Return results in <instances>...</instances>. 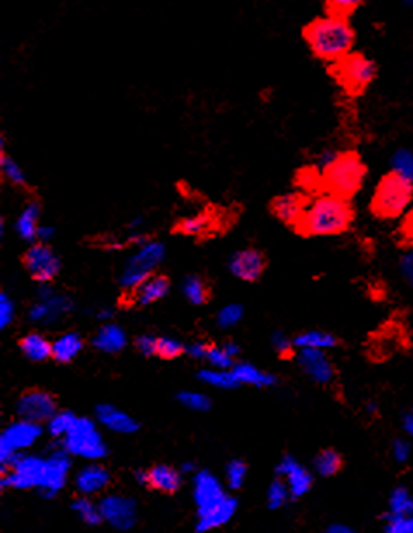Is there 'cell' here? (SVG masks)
Instances as JSON below:
<instances>
[{
  "mask_svg": "<svg viewBox=\"0 0 413 533\" xmlns=\"http://www.w3.org/2000/svg\"><path fill=\"white\" fill-rule=\"evenodd\" d=\"M184 475L179 468L169 464H157L148 469V488L160 494H176L183 487Z\"/></svg>",
  "mask_w": 413,
  "mask_h": 533,
  "instance_id": "cell-23",
  "label": "cell"
},
{
  "mask_svg": "<svg viewBox=\"0 0 413 533\" xmlns=\"http://www.w3.org/2000/svg\"><path fill=\"white\" fill-rule=\"evenodd\" d=\"M405 2H407V4H413V0H405Z\"/></svg>",
  "mask_w": 413,
  "mask_h": 533,
  "instance_id": "cell-60",
  "label": "cell"
},
{
  "mask_svg": "<svg viewBox=\"0 0 413 533\" xmlns=\"http://www.w3.org/2000/svg\"><path fill=\"white\" fill-rule=\"evenodd\" d=\"M386 530L391 533H413V514L410 516H398V514H387Z\"/></svg>",
  "mask_w": 413,
  "mask_h": 533,
  "instance_id": "cell-48",
  "label": "cell"
},
{
  "mask_svg": "<svg viewBox=\"0 0 413 533\" xmlns=\"http://www.w3.org/2000/svg\"><path fill=\"white\" fill-rule=\"evenodd\" d=\"M177 402L183 405L184 409L191 410V412H209L212 406V399L205 393H198V391H181L177 394Z\"/></svg>",
  "mask_w": 413,
  "mask_h": 533,
  "instance_id": "cell-40",
  "label": "cell"
},
{
  "mask_svg": "<svg viewBox=\"0 0 413 533\" xmlns=\"http://www.w3.org/2000/svg\"><path fill=\"white\" fill-rule=\"evenodd\" d=\"M92 316L98 321L106 323V321H112L115 318V309L112 306H98V308L92 311Z\"/></svg>",
  "mask_w": 413,
  "mask_h": 533,
  "instance_id": "cell-54",
  "label": "cell"
},
{
  "mask_svg": "<svg viewBox=\"0 0 413 533\" xmlns=\"http://www.w3.org/2000/svg\"><path fill=\"white\" fill-rule=\"evenodd\" d=\"M134 480L139 487H148V469H138V471H134Z\"/></svg>",
  "mask_w": 413,
  "mask_h": 533,
  "instance_id": "cell-57",
  "label": "cell"
},
{
  "mask_svg": "<svg viewBox=\"0 0 413 533\" xmlns=\"http://www.w3.org/2000/svg\"><path fill=\"white\" fill-rule=\"evenodd\" d=\"M73 484L79 495H87V497H98L103 495L108 487L112 484V473L108 468L99 464V461L88 462L87 465L80 468L73 477Z\"/></svg>",
  "mask_w": 413,
  "mask_h": 533,
  "instance_id": "cell-15",
  "label": "cell"
},
{
  "mask_svg": "<svg viewBox=\"0 0 413 533\" xmlns=\"http://www.w3.org/2000/svg\"><path fill=\"white\" fill-rule=\"evenodd\" d=\"M233 373L236 377V380L240 383V386L247 384V386H254L259 387V390H266V387H273L276 386L278 379L276 375H273L271 372H266V370L257 368L256 365L247 364V361H240V364H235Z\"/></svg>",
  "mask_w": 413,
  "mask_h": 533,
  "instance_id": "cell-27",
  "label": "cell"
},
{
  "mask_svg": "<svg viewBox=\"0 0 413 533\" xmlns=\"http://www.w3.org/2000/svg\"><path fill=\"white\" fill-rule=\"evenodd\" d=\"M91 346L103 354H118L129 346V335L124 327L106 321L91 339Z\"/></svg>",
  "mask_w": 413,
  "mask_h": 533,
  "instance_id": "cell-20",
  "label": "cell"
},
{
  "mask_svg": "<svg viewBox=\"0 0 413 533\" xmlns=\"http://www.w3.org/2000/svg\"><path fill=\"white\" fill-rule=\"evenodd\" d=\"M243 314H245V309H243L242 304L238 302H230V304L223 306L216 314V325L223 330H230V328H235L240 321L243 320Z\"/></svg>",
  "mask_w": 413,
  "mask_h": 533,
  "instance_id": "cell-38",
  "label": "cell"
},
{
  "mask_svg": "<svg viewBox=\"0 0 413 533\" xmlns=\"http://www.w3.org/2000/svg\"><path fill=\"white\" fill-rule=\"evenodd\" d=\"M171 292V280L167 275L155 273L146 281H143L134 292H131V302L138 308H148L155 302L167 297Z\"/></svg>",
  "mask_w": 413,
  "mask_h": 533,
  "instance_id": "cell-21",
  "label": "cell"
},
{
  "mask_svg": "<svg viewBox=\"0 0 413 533\" xmlns=\"http://www.w3.org/2000/svg\"><path fill=\"white\" fill-rule=\"evenodd\" d=\"M72 468V455L65 450L61 439L53 438V443L46 449V475L37 494L42 499H54L61 494L68 484Z\"/></svg>",
  "mask_w": 413,
  "mask_h": 533,
  "instance_id": "cell-9",
  "label": "cell"
},
{
  "mask_svg": "<svg viewBox=\"0 0 413 533\" xmlns=\"http://www.w3.org/2000/svg\"><path fill=\"white\" fill-rule=\"evenodd\" d=\"M210 346H212V344L206 342L204 339L191 340L190 344H186V354L193 358V360H206Z\"/></svg>",
  "mask_w": 413,
  "mask_h": 533,
  "instance_id": "cell-50",
  "label": "cell"
},
{
  "mask_svg": "<svg viewBox=\"0 0 413 533\" xmlns=\"http://www.w3.org/2000/svg\"><path fill=\"white\" fill-rule=\"evenodd\" d=\"M40 216H42L40 202L29 200L27 205L23 207V210L20 212V216L16 217V223H14V229H16L18 236H20L23 242H37V231H39V226L42 224L40 223Z\"/></svg>",
  "mask_w": 413,
  "mask_h": 533,
  "instance_id": "cell-24",
  "label": "cell"
},
{
  "mask_svg": "<svg viewBox=\"0 0 413 533\" xmlns=\"http://www.w3.org/2000/svg\"><path fill=\"white\" fill-rule=\"evenodd\" d=\"M271 346L273 349L276 351V354H278L280 358H283V360H289V358H295V344H294V339H290L289 335L283 334L282 330H276L275 334L271 335Z\"/></svg>",
  "mask_w": 413,
  "mask_h": 533,
  "instance_id": "cell-46",
  "label": "cell"
},
{
  "mask_svg": "<svg viewBox=\"0 0 413 533\" xmlns=\"http://www.w3.org/2000/svg\"><path fill=\"white\" fill-rule=\"evenodd\" d=\"M389 509L391 514L398 516H410L413 514V497L405 488H396L389 497Z\"/></svg>",
  "mask_w": 413,
  "mask_h": 533,
  "instance_id": "cell-42",
  "label": "cell"
},
{
  "mask_svg": "<svg viewBox=\"0 0 413 533\" xmlns=\"http://www.w3.org/2000/svg\"><path fill=\"white\" fill-rule=\"evenodd\" d=\"M198 380L202 384H206L210 387L223 391H231L240 387V383L236 380L233 370L231 368H216V366H206L198 372Z\"/></svg>",
  "mask_w": 413,
  "mask_h": 533,
  "instance_id": "cell-29",
  "label": "cell"
},
{
  "mask_svg": "<svg viewBox=\"0 0 413 533\" xmlns=\"http://www.w3.org/2000/svg\"><path fill=\"white\" fill-rule=\"evenodd\" d=\"M206 364L210 366H216V368H233L236 360L226 351V347L223 344L219 346H210L209 354H206Z\"/></svg>",
  "mask_w": 413,
  "mask_h": 533,
  "instance_id": "cell-45",
  "label": "cell"
},
{
  "mask_svg": "<svg viewBox=\"0 0 413 533\" xmlns=\"http://www.w3.org/2000/svg\"><path fill=\"white\" fill-rule=\"evenodd\" d=\"M403 425H405V431H407L408 435L413 436V413H408V416H405Z\"/></svg>",
  "mask_w": 413,
  "mask_h": 533,
  "instance_id": "cell-59",
  "label": "cell"
},
{
  "mask_svg": "<svg viewBox=\"0 0 413 533\" xmlns=\"http://www.w3.org/2000/svg\"><path fill=\"white\" fill-rule=\"evenodd\" d=\"M44 428L39 422L20 419L11 422L0 435V473L6 471L13 462L14 455L28 451L42 438Z\"/></svg>",
  "mask_w": 413,
  "mask_h": 533,
  "instance_id": "cell-8",
  "label": "cell"
},
{
  "mask_svg": "<svg viewBox=\"0 0 413 533\" xmlns=\"http://www.w3.org/2000/svg\"><path fill=\"white\" fill-rule=\"evenodd\" d=\"M212 228V217L209 214H195V216L183 217L176 224V229L184 236H204Z\"/></svg>",
  "mask_w": 413,
  "mask_h": 533,
  "instance_id": "cell-35",
  "label": "cell"
},
{
  "mask_svg": "<svg viewBox=\"0 0 413 533\" xmlns=\"http://www.w3.org/2000/svg\"><path fill=\"white\" fill-rule=\"evenodd\" d=\"M276 476L283 477L289 484V490L292 494V499H301L313 488V477L308 468L299 464L292 455H285L275 468Z\"/></svg>",
  "mask_w": 413,
  "mask_h": 533,
  "instance_id": "cell-17",
  "label": "cell"
},
{
  "mask_svg": "<svg viewBox=\"0 0 413 533\" xmlns=\"http://www.w3.org/2000/svg\"><path fill=\"white\" fill-rule=\"evenodd\" d=\"M309 200H311V197H309L308 193H304V191L283 193L271 200L269 209H271L273 216H275L276 219L282 221L283 224L295 228L299 221H301Z\"/></svg>",
  "mask_w": 413,
  "mask_h": 533,
  "instance_id": "cell-19",
  "label": "cell"
},
{
  "mask_svg": "<svg viewBox=\"0 0 413 533\" xmlns=\"http://www.w3.org/2000/svg\"><path fill=\"white\" fill-rule=\"evenodd\" d=\"M39 301H42V299H39ZM42 302L46 306V325L44 327H51V325L58 323L61 318L68 316L75 309V301L68 294H61L58 290L56 294L51 295L49 299H44Z\"/></svg>",
  "mask_w": 413,
  "mask_h": 533,
  "instance_id": "cell-30",
  "label": "cell"
},
{
  "mask_svg": "<svg viewBox=\"0 0 413 533\" xmlns=\"http://www.w3.org/2000/svg\"><path fill=\"white\" fill-rule=\"evenodd\" d=\"M94 419L101 428L115 435H136L139 431V422L129 412L118 409L113 403H99L94 409Z\"/></svg>",
  "mask_w": 413,
  "mask_h": 533,
  "instance_id": "cell-18",
  "label": "cell"
},
{
  "mask_svg": "<svg viewBox=\"0 0 413 533\" xmlns=\"http://www.w3.org/2000/svg\"><path fill=\"white\" fill-rule=\"evenodd\" d=\"M70 509H72V513H75L77 518H79L82 523H86L87 527H99V525L103 523L99 504L92 501V497H87V495H79V497L73 499L72 504H70Z\"/></svg>",
  "mask_w": 413,
  "mask_h": 533,
  "instance_id": "cell-31",
  "label": "cell"
},
{
  "mask_svg": "<svg viewBox=\"0 0 413 533\" xmlns=\"http://www.w3.org/2000/svg\"><path fill=\"white\" fill-rule=\"evenodd\" d=\"M165 255H167V249L158 240L150 238L146 243L136 247V252L129 255L120 275H118V285L122 290L125 294L134 292L143 281L155 275L158 266L164 262Z\"/></svg>",
  "mask_w": 413,
  "mask_h": 533,
  "instance_id": "cell-6",
  "label": "cell"
},
{
  "mask_svg": "<svg viewBox=\"0 0 413 533\" xmlns=\"http://www.w3.org/2000/svg\"><path fill=\"white\" fill-rule=\"evenodd\" d=\"M299 368L320 386H332L337 379V370L327 357L324 349H315V347H304L299 349L295 354Z\"/></svg>",
  "mask_w": 413,
  "mask_h": 533,
  "instance_id": "cell-14",
  "label": "cell"
},
{
  "mask_svg": "<svg viewBox=\"0 0 413 533\" xmlns=\"http://www.w3.org/2000/svg\"><path fill=\"white\" fill-rule=\"evenodd\" d=\"M400 233H401V236H403L405 245L412 247L413 249V210H410V212H408V216L405 217L403 224H401Z\"/></svg>",
  "mask_w": 413,
  "mask_h": 533,
  "instance_id": "cell-51",
  "label": "cell"
},
{
  "mask_svg": "<svg viewBox=\"0 0 413 533\" xmlns=\"http://www.w3.org/2000/svg\"><path fill=\"white\" fill-rule=\"evenodd\" d=\"M98 504L99 510H101L103 523L112 527L113 530L127 532L132 530L138 523V502L129 495L105 494L99 499Z\"/></svg>",
  "mask_w": 413,
  "mask_h": 533,
  "instance_id": "cell-10",
  "label": "cell"
},
{
  "mask_svg": "<svg viewBox=\"0 0 413 533\" xmlns=\"http://www.w3.org/2000/svg\"><path fill=\"white\" fill-rule=\"evenodd\" d=\"M186 353V344L183 340L176 339V337L164 335L158 337L157 344V357L162 360H176L181 354Z\"/></svg>",
  "mask_w": 413,
  "mask_h": 533,
  "instance_id": "cell-41",
  "label": "cell"
},
{
  "mask_svg": "<svg viewBox=\"0 0 413 533\" xmlns=\"http://www.w3.org/2000/svg\"><path fill=\"white\" fill-rule=\"evenodd\" d=\"M393 455L398 462H405L408 458V455H410V445L407 442H403V439H396L393 443Z\"/></svg>",
  "mask_w": 413,
  "mask_h": 533,
  "instance_id": "cell-53",
  "label": "cell"
},
{
  "mask_svg": "<svg viewBox=\"0 0 413 533\" xmlns=\"http://www.w3.org/2000/svg\"><path fill=\"white\" fill-rule=\"evenodd\" d=\"M313 465H315L316 475H320L323 477H330V476H335L339 471H341L342 465H344V458H342V455L339 454L337 450L324 449L316 454Z\"/></svg>",
  "mask_w": 413,
  "mask_h": 533,
  "instance_id": "cell-34",
  "label": "cell"
},
{
  "mask_svg": "<svg viewBox=\"0 0 413 533\" xmlns=\"http://www.w3.org/2000/svg\"><path fill=\"white\" fill-rule=\"evenodd\" d=\"M20 351L33 364H42L53 358V342L40 332H29L20 339Z\"/></svg>",
  "mask_w": 413,
  "mask_h": 533,
  "instance_id": "cell-26",
  "label": "cell"
},
{
  "mask_svg": "<svg viewBox=\"0 0 413 533\" xmlns=\"http://www.w3.org/2000/svg\"><path fill=\"white\" fill-rule=\"evenodd\" d=\"M181 292H183L184 299L193 306L205 304L210 297L209 283L198 275H188L181 283Z\"/></svg>",
  "mask_w": 413,
  "mask_h": 533,
  "instance_id": "cell-33",
  "label": "cell"
},
{
  "mask_svg": "<svg viewBox=\"0 0 413 533\" xmlns=\"http://www.w3.org/2000/svg\"><path fill=\"white\" fill-rule=\"evenodd\" d=\"M179 471H181V473H183V475H184V476H193V475H195V473H197V471H198V468H197V462H193V461H184V462H181V465H179Z\"/></svg>",
  "mask_w": 413,
  "mask_h": 533,
  "instance_id": "cell-56",
  "label": "cell"
},
{
  "mask_svg": "<svg viewBox=\"0 0 413 533\" xmlns=\"http://www.w3.org/2000/svg\"><path fill=\"white\" fill-rule=\"evenodd\" d=\"M290 499H292V494H290L287 481L283 477L276 476L268 487V492H266V504L271 510H278L289 504Z\"/></svg>",
  "mask_w": 413,
  "mask_h": 533,
  "instance_id": "cell-36",
  "label": "cell"
},
{
  "mask_svg": "<svg viewBox=\"0 0 413 533\" xmlns=\"http://www.w3.org/2000/svg\"><path fill=\"white\" fill-rule=\"evenodd\" d=\"M16 318V302L7 292H0V328L6 330Z\"/></svg>",
  "mask_w": 413,
  "mask_h": 533,
  "instance_id": "cell-47",
  "label": "cell"
},
{
  "mask_svg": "<svg viewBox=\"0 0 413 533\" xmlns=\"http://www.w3.org/2000/svg\"><path fill=\"white\" fill-rule=\"evenodd\" d=\"M63 447L72 457H80L84 461L94 462L103 461L108 455V445L99 431V424L96 419L77 416L70 431L65 438H61Z\"/></svg>",
  "mask_w": 413,
  "mask_h": 533,
  "instance_id": "cell-7",
  "label": "cell"
},
{
  "mask_svg": "<svg viewBox=\"0 0 413 533\" xmlns=\"http://www.w3.org/2000/svg\"><path fill=\"white\" fill-rule=\"evenodd\" d=\"M354 221L351 202L332 193H318L309 200L295 231L302 236H334L348 231Z\"/></svg>",
  "mask_w": 413,
  "mask_h": 533,
  "instance_id": "cell-1",
  "label": "cell"
},
{
  "mask_svg": "<svg viewBox=\"0 0 413 533\" xmlns=\"http://www.w3.org/2000/svg\"><path fill=\"white\" fill-rule=\"evenodd\" d=\"M294 344L297 349H304V347H315V349H330V347H337L341 340L334 334L324 330H308L294 337Z\"/></svg>",
  "mask_w": 413,
  "mask_h": 533,
  "instance_id": "cell-32",
  "label": "cell"
},
{
  "mask_svg": "<svg viewBox=\"0 0 413 533\" xmlns=\"http://www.w3.org/2000/svg\"><path fill=\"white\" fill-rule=\"evenodd\" d=\"M23 266L37 283H51L61 271V259L49 243L35 242L23 254Z\"/></svg>",
  "mask_w": 413,
  "mask_h": 533,
  "instance_id": "cell-11",
  "label": "cell"
},
{
  "mask_svg": "<svg viewBox=\"0 0 413 533\" xmlns=\"http://www.w3.org/2000/svg\"><path fill=\"white\" fill-rule=\"evenodd\" d=\"M247 473H249V468L243 461L240 458H233L226 464L224 468V480H226V487L230 490H240L243 487L247 480Z\"/></svg>",
  "mask_w": 413,
  "mask_h": 533,
  "instance_id": "cell-39",
  "label": "cell"
},
{
  "mask_svg": "<svg viewBox=\"0 0 413 533\" xmlns=\"http://www.w3.org/2000/svg\"><path fill=\"white\" fill-rule=\"evenodd\" d=\"M228 495L230 494L226 487L209 469H198L193 475V502L197 506V516L219 506Z\"/></svg>",
  "mask_w": 413,
  "mask_h": 533,
  "instance_id": "cell-13",
  "label": "cell"
},
{
  "mask_svg": "<svg viewBox=\"0 0 413 533\" xmlns=\"http://www.w3.org/2000/svg\"><path fill=\"white\" fill-rule=\"evenodd\" d=\"M302 37L315 58L324 63H335L348 56L356 42V33L349 18L334 14H324L306 25L302 28Z\"/></svg>",
  "mask_w": 413,
  "mask_h": 533,
  "instance_id": "cell-2",
  "label": "cell"
},
{
  "mask_svg": "<svg viewBox=\"0 0 413 533\" xmlns=\"http://www.w3.org/2000/svg\"><path fill=\"white\" fill-rule=\"evenodd\" d=\"M54 235H56V228H54V226L40 224L39 231H37V242L49 243L51 240L54 238Z\"/></svg>",
  "mask_w": 413,
  "mask_h": 533,
  "instance_id": "cell-55",
  "label": "cell"
},
{
  "mask_svg": "<svg viewBox=\"0 0 413 533\" xmlns=\"http://www.w3.org/2000/svg\"><path fill=\"white\" fill-rule=\"evenodd\" d=\"M266 264H268V261H266V255L261 250L242 249L231 255L230 262H228V269L236 280L252 283V281L261 280Z\"/></svg>",
  "mask_w": 413,
  "mask_h": 533,
  "instance_id": "cell-16",
  "label": "cell"
},
{
  "mask_svg": "<svg viewBox=\"0 0 413 533\" xmlns=\"http://www.w3.org/2000/svg\"><path fill=\"white\" fill-rule=\"evenodd\" d=\"M14 410H16V416L20 419L44 424L58 412V402L49 391L37 390L35 387V390H28L20 394Z\"/></svg>",
  "mask_w": 413,
  "mask_h": 533,
  "instance_id": "cell-12",
  "label": "cell"
},
{
  "mask_svg": "<svg viewBox=\"0 0 413 533\" xmlns=\"http://www.w3.org/2000/svg\"><path fill=\"white\" fill-rule=\"evenodd\" d=\"M367 177V165L356 151H339L334 160L322 169V193L351 200L361 190Z\"/></svg>",
  "mask_w": 413,
  "mask_h": 533,
  "instance_id": "cell-3",
  "label": "cell"
},
{
  "mask_svg": "<svg viewBox=\"0 0 413 533\" xmlns=\"http://www.w3.org/2000/svg\"><path fill=\"white\" fill-rule=\"evenodd\" d=\"M136 349L143 354V357H157V344H158V337L151 335V334H141L136 337L134 340Z\"/></svg>",
  "mask_w": 413,
  "mask_h": 533,
  "instance_id": "cell-49",
  "label": "cell"
},
{
  "mask_svg": "<svg viewBox=\"0 0 413 533\" xmlns=\"http://www.w3.org/2000/svg\"><path fill=\"white\" fill-rule=\"evenodd\" d=\"M77 413L72 412V410H58V412L46 422L47 432H49L51 438H65V435L70 431V428H72Z\"/></svg>",
  "mask_w": 413,
  "mask_h": 533,
  "instance_id": "cell-37",
  "label": "cell"
},
{
  "mask_svg": "<svg viewBox=\"0 0 413 533\" xmlns=\"http://www.w3.org/2000/svg\"><path fill=\"white\" fill-rule=\"evenodd\" d=\"M327 532L330 533H351V528L344 527V525H332V527L327 528Z\"/></svg>",
  "mask_w": 413,
  "mask_h": 533,
  "instance_id": "cell-58",
  "label": "cell"
},
{
  "mask_svg": "<svg viewBox=\"0 0 413 533\" xmlns=\"http://www.w3.org/2000/svg\"><path fill=\"white\" fill-rule=\"evenodd\" d=\"M328 73L337 82L339 87L351 98H358L363 94L377 77V66L370 58L363 53L351 51L348 56L339 61L330 63Z\"/></svg>",
  "mask_w": 413,
  "mask_h": 533,
  "instance_id": "cell-5",
  "label": "cell"
},
{
  "mask_svg": "<svg viewBox=\"0 0 413 533\" xmlns=\"http://www.w3.org/2000/svg\"><path fill=\"white\" fill-rule=\"evenodd\" d=\"M0 172H2L4 179L14 188L20 190H28V177L21 165L14 160L11 155L6 153V138H0Z\"/></svg>",
  "mask_w": 413,
  "mask_h": 533,
  "instance_id": "cell-28",
  "label": "cell"
},
{
  "mask_svg": "<svg viewBox=\"0 0 413 533\" xmlns=\"http://www.w3.org/2000/svg\"><path fill=\"white\" fill-rule=\"evenodd\" d=\"M394 172L401 174L413 183V151L410 150H398L391 158Z\"/></svg>",
  "mask_w": 413,
  "mask_h": 533,
  "instance_id": "cell-44",
  "label": "cell"
},
{
  "mask_svg": "<svg viewBox=\"0 0 413 533\" xmlns=\"http://www.w3.org/2000/svg\"><path fill=\"white\" fill-rule=\"evenodd\" d=\"M413 200V183L401 174L387 172L381 177L372 197L370 210L379 219H398Z\"/></svg>",
  "mask_w": 413,
  "mask_h": 533,
  "instance_id": "cell-4",
  "label": "cell"
},
{
  "mask_svg": "<svg viewBox=\"0 0 413 533\" xmlns=\"http://www.w3.org/2000/svg\"><path fill=\"white\" fill-rule=\"evenodd\" d=\"M236 510H238V501H236L233 495H228L219 506H216L214 509H210L209 513L198 516L197 528H195V530L198 533L217 530V528L224 527V525H228L233 520Z\"/></svg>",
  "mask_w": 413,
  "mask_h": 533,
  "instance_id": "cell-22",
  "label": "cell"
},
{
  "mask_svg": "<svg viewBox=\"0 0 413 533\" xmlns=\"http://www.w3.org/2000/svg\"><path fill=\"white\" fill-rule=\"evenodd\" d=\"M401 273H403V278L408 281V285L413 287V252L405 254L400 261Z\"/></svg>",
  "mask_w": 413,
  "mask_h": 533,
  "instance_id": "cell-52",
  "label": "cell"
},
{
  "mask_svg": "<svg viewBox=\"0 0 413 533\" xmlns=\"http://www.w3.org/2000/svg\"><path fill=\"white\" fill-rule=\"evenodd\" d=\"M84 346H86V342H84V337L79 332H65V334L58 335L53 340V360L61 365L72 364L82 353Z\"/></svg>",
  "mask_w": 413,
  "mask_h": 533,
  "instance_id": "cell-25",
  "label": "cell"
},
{
  "mask_svg": "<svg viewBox=\"0 0 413 533\" xmlns=\"http://www.w3.org/2000/svg\"><path fill=\"white\" fill-rule=\"evenodd\" d=\"M365 2H367V0H324V9H327V14L349 18L353 16Z\"/></svg>",
  "mask_w": 413,
  "mask_h": 533,
  "instance_id": "cell-43",
  "label": "cell"
}]
</instances>
